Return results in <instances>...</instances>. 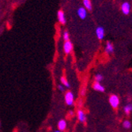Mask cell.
Returning <instances> with one entry per match:
<instances>
[{"instance_id": "obj_1", "label": "cell", "mask_w": 132, "mask_h": 132, "mask_svg": "<svg viewBox=\"0 0 132 132\" xmlns=\"http://www.w3.org/2000/svg\"><path fill=\"white\" fill-rule=\"evenodd\" d=\"M75 97L74 94L71 91H67L65 94V102L68 106H72L74 104Z\"/></svg>"}, {"instance_id": "obj_2", "label": "cell", "mask_w": 132, "mask_h": 132, "mask_svg": "<svg viewBox=\"0 0 132 132\" xmlns=\"http://www.w3.org/2000/svg\"><path fill=\"white\" fill-rule=\"evenodd\" d=\"M109 103L111 104V106L114 109H116L118 108L119 104V98L118 97V96L116 95H111L109 97Z\"/></svg>"}, {"instance_id": "obj_3", "label": "cell", "mask_w": 132, "mask_h": 132, "mask_svg": "<svg viewBox=\"0 0 132 132\" xmlns=\"http://www.w3.org/2000/svg\"><path fill=\"white\" fill-rule=\"evenodd\" d=\"M73 50V44L72 42L69 40H67V41H64V44H63V51H64V53L68 55L71 52V51Z\"/></svg>"}, {"instance_id": "obj_4", "label": "cell", "mask_w": 132, "mask_h": 132, "mask_svg": "<svg viewBox=\"0 0 132 132\" xmlns=\"http://www.w3.org/2000/svg\"><path fill=\"white\" fill-rule=\"evenodd\" d=\"M95 32H96V36H97L98 40H101L104 39L105 32H104V29L103 27H101V26L97 27V29H96V30H95Z\"/></svg>"}, {"instance_id": "obj_5", "label": "cell", "mask_w": 132, "mask_h": 132, "mask_svg": "<svg viewBox=\"0 0 132 132\" xmlns=\"http://www.w3.org/2000/svg\"><path fill=\"white\" fill-rule=\"evenodd\" d=\"M77 14L81 19L84 20V19H86L87 17V10L86 8H84L83 6H81L77 10Z\"/></svg>"}, {"instance_id": "obj_6", "label": "cell", "mask_w": 132, "mask_h": 132, "mask_svg": "<svg viewBox=\"0 0 132 132\" xmlns=\"http://www.w3.org/2000/svg\"><path fill=\"white\" fill-rule=\"evenodd\" d=\"M57 18H58V21L59 22L62 24V25H65L66 24V16H65V14L63 10H59L57 12Z\"/></svg>"}, {"instance_id": "obj_7", "label": "cell", "mask_w": 132, "mask_h": 132, "mask_svg": "<svg viewBox=\"0 0 132 132\" xmlns=\"http://www.w3.org/2000/svg\"><path fill=\"white\" fill-rule=\"evenodd\" d=\"M121 11L125 15H127L130 12V4L128 2H125L121 5Z\"/></svg>"}, {"instance_id": "obj_8", "label": "cell", "mask_w": 132, "mask_h": 132, "mask_svg": "<svg viewBox=\"0 0 132 132\" xmlns=\"http://www.w3.org/2000/svg\"><path fill=\"white\" fill-rule=\"evenodd\" d=\"M104 51L107 54H112L114 52V45L112 44V42L110 41H108L106 43V45H105V48H104Z\"/></svg>"}, {"instance_id": "obj_9", "label": "cell", "mask_w": 132, "mask_h": 132, "mask_svg": "<svg viewBox=\"0 0 132 132\" xmlns=\"http://www.w3.org/2000/svg\"><path fill=\"white\" fill-rule=\"evenodd\" d=\"M57 126H58V129H59V130L64 131V130H66V128H67V124L66 120H64V119H60V120H59V121L58 122Z\"/></svg>"}, {"instance_id": "obj_10", "label": "cell", "mask_w": 132, "mask_h": 132, "mask_svg": "<svg viewBox=\"0 0 132 132\" xmlns=\"http://www.w3.org/2000/svg\"><path fill=\"white\" fill-rule=\"evenodd\" d=\"M78 120L81 123H85L86 121V113L84 112L82 110H78Z\"/></svg>"}, {"instance_id": "obj_11", "label": "cell", "mask_w": 132, "mask_h": 132, "mask_svg": "<svg viewBox=\"0 0 132 132\" xmlns=\"http://www.w3.org/2000/svg\"><path fill=\"white\" fill-rule=\"evenodd\" d=\"M93 88L94 90L98 91V92H104V87L101 85L100 82H94L93 85Z\"/></svg>"}, {"instance_id": "obj_12", "label": "cell", "mask_w": 132, "mask_h": 132, "mask_svg": "<svg viewBox=\"0 0 132 132\" xmlns=\"http://www.w3.org/2000/svg\"><path fill=\"white\" fill-rule=\"evenodd\" d=\"M82 3H83V7L86 8V10H92V3H91V0H82Z\"/></svg>"}, {"instance_id": "obj_13", "label": "cell", "mask_w": 132, "mask_h": 132, "mask_svg": "<svg viewBox=\"0 0 132 132\" xmlns=\"http://www.w3.org/2000/svg\"><path fill=\"white\" fill-rule=\"evenodd\" d=\"M60 81L62 83V85L65 87V88H67V89H70V85L69 84V82L67 81V80L64 78V77H62L60 78Z\"/></svg>"}, {"instance_id": "obj_14", "label": "cell", "mask_w": 132, "mask_h": 132, "mask_svg": "<svg viewBox=\"0 0 132 132\" xmlns=\"http://www.w3.org/2000/svg\"><path fill=\"white\" fill-rule=\"evenodd\" d=\"M124 112H125V113L126 114H130V112H131V111H132V104H127V105H126L125 107H124Z\"/></svg>"}, {"instance_id": "obj_15", "label": "cell", "mask_w": 132, "mask_h": 132, "mask_svg": "<svg viewBox=\"0 0 132 132\" xmlns=\"http://www.w3.org/2000/svg\"><path fill=\"white\" fill-rule=\"evenodd\" d=\"M103 79H104V77H103V75H101V74L96 75H95V77H94L95 82H101Z\"/></svg>"}, {"instance_id": "obj_16", "label": "cell", "mask_w": 132, "mask_h": 132, "mask_svg": "<svg viewBox=\"0 0 132 132\" xmlns=\"http://www.w3.org/2000/svg\"><path fill=\"white\" fill-rule=\"evenodd\" d=\"M63 40L64 41H67V40H70V34L67 31H65L63 32Z\"/></svg>"}, {"instance_id": "obj_17", "label": "cell", "mask_w": 132, "mask_h": 132, "mask_svg": "<svg viewBox=\"0 0 132 132\" xmlns=\"http://www.w3.org/2000/svg\"><path fill=\"white\" fill-rule=\"evenodd\" d=\"M123 126L124 128L128 129V128H130V127H131V123H130V122L129 120H125V121L123 123Z\"/></svg>"}, {"instance_id": "obj_18", "label": "cell", "mask_w": 132, "mask_h": 132, "mask_svg": "<svg viewBox=\"0 0 132 132\" xmlns=\"http://www.w3.org/2000/svg\"><path fill=\"white\" fill-rule=\"evenodd\" d=\"M58 89H59V91H61V92H64L65 91V87L63 85H59L58 86Z\"/></svg>"}, {"instance_id": "obj_19", "label": "cell", "mask_w": 132, "mask_h": 132, "mask_svg": "<svg viewBox=\"0 0 132 132\" xmlns=\"http://www.w3.org/2000/svg\"><path fill=\"white\" fill-rule=\"evenodd\" d=\"M85 93H86V89H84V90H82V91H81V95H82V96H84V95H85Z\"/></svg>"}, {"instance_id": "obj_20", "label": "cell", "mask_w": 132, "mask_h": 132, "mask_svg": "<svg viewBox=\"0 0 132 132\" xmlns=\"http://www.w3.org/2000/svg\"><path fill=\"white\" fill-rule=\"evenodd\" d=\"M69 113H70V115H71V116L73 115V112H72V111H70V112H69Z\"/></svg>"}, {"instance_id": "obj_21", "label": "cell", "mask_w": 132, "mask_h": 132, "mask_svg": "<svg viewBox=\"0 0 132 132\" xmlns=\"http://www.w3.org/2000/svg\"><path fill=\"white\" fill-rule=\"evenodd\" d=\"M55 132H63V131H61V130H56V131H55Z\"/></svg>"}, {"instance_id": "obj_22", "label": "cell", "mask_w": 132, "mask_h": 132, "mask_svg": "<svg viewBox=\"0 0 132 132\" xmlns=\"http://www.w3.org/2000/svg\"><path fill=\"white\" fill-rule=\"evenodd\" d=\"M0 127H1V122H0Z\"/></svg>"}]
</instances>
